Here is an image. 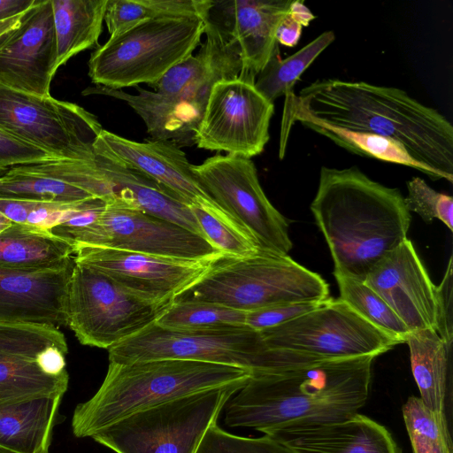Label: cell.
Returning a JSON list of instances; mask_svg holds the SVG:
<instances>
[{
	"label": "cell",
	"instance_id": "cell-11",
	"mask_svg": "<svg viewBox=\"0 0 453 453\" xmlns=\"http://www.w3.org/2000/svg\"><path fill=\"white\" fill-rule=\"evenodd\" d=\"M0 128L64 160L91 159L103 130L97 118L76 104L1 84Z\"/></svg>",
	"mask_w": 453,
	"mask_h": 453
},
{
	"label": "cell",
	"instance_id": "cell-34",
	"mask_svg": "<svg viewBox=\"0 0 453 453\" xmlns=\"http://www.w3.org/2000/svg\"><path fill=\"white\" fill-rule=\"evenodd\" d=\"M403 416L413 453H453L451 426L431 411L419 397L410 396Z\"/></svg>",
	"mask_w": 453,
	"mask_h": 453
},
{
	"label": "cell",
	"instance_id": "cell-6",
	"mask_svg": "<svg viewBox=\"0 0 453 453\" xmlns=\"http://www.w3.org/2000/svg\"><path fill=\"white\" fill-rule=\"evenodd\" d=\"M258 332L266 348L264 372L321 360L376 357L400 343L332 297L296 319Z\"/></svg>",
	"mask_w": 453,
	"mask_h": 453
},
{
	"label": "cell",
	"instance_id": "cell-22",
	"mask_svg": "<svg viewBox=\"0 0 453 453\" xmlns=\"http://www.w3.org/2000/svg\"><path fill=\"white\" fill-rule=\"evenodd\" d=\"M264 434L295 453H401L385 426L358 412L338 421L284 426Z\"/></svg>",
	"mask_w": 453,
	"mask_h": 453
},
{
	"label": "cell",
	"instance_id": "cell-43",
	"mask_svg": "<svg viewBox=\"0 0 453 453\" xmlns=\"http://www.w3.org/2000/svg\"><path fill=\"white\" fill-rule=\"evenodd\" d=\"M36 0H0V20L18 15L31 8Z\"/></svg>",
	"mask_w": 453,
	"mask_h": 453
},
{
	"label": "cell",
	"instance_id": "cell-31",
	"mask_svg": "<svg viewBox=\"0 0 453 453\" xmlns=\"http://www.w3.org/2000/svg\"><path fill=\"white\" fill-rule=\"evenodd\" d=\"M188 206L203 237L224 256L242 258L260 251L253 237L217 204Z\"/></svg>",
	"mask_w": 453,
	"mask_h": 453
},
{
	"label": "cell",
	"instance_id": "cell-14",
	"mask_svg": "<svg viewBox=\"0 0 453 453\" xmlns=\"http://www.w3.org/2000/svg\"><path fill=\"white\" fill-rule=\"evenodd\" d=\"M254 83L230 79L212 86L195 134L198 148L247 158L263 152L274 105Z\"/></svg>",
	"mask_w": 453,
	"mask_h": 453
},
{
	"label": "cell",
	"instance_id": "cell-36",
	"mask_svg": "<svg viewBox=\"0 0 453 453\" xmlns=\"http://www.w3.org/2000/svg\"><path fill=\"white\" fill-rule=\"evenodd\" d=\"M196 453H295L284 444L264 434L261 437L235 435L215 421L207 429Z\"/></svg>",
	"mask_w": 453,
	"mask_h": 453
},
{
	"label": "cell",
	"instance_id": "cell-23",
	"mask_svg": "<svg viewBox=\"0 0 453 453\" xmlns=\"http://www.w3.org/2000/svg\"><path fill=\"white\" fill-rule=\"evenodd\" d=\"M93 159L104 178L107 203L153 215L203 237L189 206L150 178L96 150Z\"/></svg>",
	"mask_w": 453,
	"mask_h": 453
},
{
	"label": "cell",
	"instance_id": "cell-10",
	"mask_svg": "<svg viewBox=\"0 0 453 453\" xmlns=\"http://www.w3.org/2000/svg\"><path fill=\"white\" fill-rule=\"evenodd\" d=\"M265 345L258 331L246 325L166 328L153 323L108 349L109 362L129 364L186 359L247 369H262Z\"/></svg>",
	"mask_w": 453,
	"mask_h": 453
},
{
	"label": "cell",
	"instance_id": "cell-25",
	"mask_svg": "<svg viewBox=\"0 0 453 453\" xmlns=\"http://www.w3.org/2000/svg\"><path fill=\"white\" fill-rule=\"evenodd\" d=\"M62 397L0 404V447L14 453H49Z\"/></svg>",
	"mask_w": 453,
	"mask_h": 453
},
{
	"label": "cell",
	"instance_id": "cell-2",
	"mask_svg": "<svg viewBox=\"0 0 453 453\" xmlns=\"http://www.w3.org/2000/svg\"><path fill=\"white\" fill-rule=\"evenodd\" d=\"M374 358L321 360L252 374L225 405V424L265 434L349 418L368 399Z\"/></svg>",
	"mask_w": 453,
	"mask_h": 453
},
{
	"label": "cell",
	"instance_id": "cell-45",
	"mask_svg": "<svg viewBox=\"0 0 453 453\" xmlns=\"http://www.w3.org/2000/svg\"><path fill=\"white\" fill-rule=\"evenodd\" d=\"M12 224V222L0 212V233Z\"/></svg>",
	"mask_w": 453,
	"mask_h": 453
},
{
	"label": "cell",
	"instance_id": "cell-8",
	"mask_svg": "<svg viewBox=\"0 0 453 453\" xmlns=\"http://www.w3.org/2000/svg\"><path fill=\"white\" fill-rule=\"evenodd\" d=\"M249 380L194 392L132 413L91 438L116 453H196L227 401Z\"/></svg>",
	"mask_w": 453,
	"mask_h": 453
},
{
	"label": "cell",
	"instance_id": "cell-24",
	"mask_svg": "<svg viewBox=\"0 0 453 453\" xmlns=\"http://www.w3.org/2000/svg\"><path fill=\"white\" fill-rule=\"evenodd\" d=\"M413 378L423 403L451 426L452 343L431 329L411 332L407 337Z\"/></svg>",
	"mask_w": 453,
	"mask_h": 453
},
{
	"label": "cell",
	"instance_id": "cell-30",
	"mask_svg": "<svg viewBox=\"0 0 453 453\" xmlns=\"http://www.w3.org/2000/svg\"><path fill=\"white\" fill-rule=\"evenodd\" d=\"M334 38L333 31H325L286 58L281 59L279 54L275 55L256 77V88L271 103L292 92L296 81L302 73L334 41Z\"/></svg>",
	"mask_w": 453,
	"mask_h": 453
},
{
	"label": "cell",
	"instance_id": "cell-18",
	"mask_svg": "<svg viewBox=\"0 0 453 453\" xmlns=\"http://www.w3.org/2000/svg\"><path fill=\"white\" fill-rule=\"evenodd\" d=\"M364 282L393 310L411 332L439 322L438 287L430 279L410 239L384 256Z\"/></svg>",
	"mask_w": 453,
	"mask_h": 453
},
{
	"label": "cell",
	"instance_id": "cell-21",
	"mask_svg": "<svg viewBox=\"0 0 453 453\" xmlns=\"http://www.w3.org/2000/svg\"><path fill=\"white\" fill-rule=\"evenodd\" d=\"M94 150L143 173L187 205L216 204L197 182L184 151L174 143L135 142L103 129Z\"/></svg>",
	"mask_w": 453,
	"mask_h": 453
},
{
	"label": "cell",
	"instance_id": "cell-9",
	"mask_svg": "<svg viewBox=\"0 0 453 453\" xmlns=\"http://www.w3.org/2000/svg\"><path fill=\"white\" fill-rule=\"evenodd\" d=\"M173 301L143 297L74 261L66 295V325L81 344L109 349L157 322Z\"/></svg>",
	"mask_w": 453,
	"mask_h": 453
},
{
	"label": "cell",
	"instance_id": "cell-1",
	"mask_svg": "<svg viewBox=\"0 0 453 453\" xmlns=\"http://www.w3.org/2000/svg\"><path fill=\"white\" fill-rule=\"evenodd\" d=\"M303 115L335 127L370 133L403 145L439 180L453 181V126L436 109L394 87L317 80L285 96L282 120Z\"/></svg>",
	"mask_w": 453,
	"mask_h": 453
},
{
	"label": "cell",
	"instance_id": "cell-27",
	"mask_svg": "<svg viewBox=\"0 0 453 453\" xmlns=\"http://www.w3.org/2000/svg\"><path fill=\"white\" fill-rule=\"evenodd\" d=\"M296 121L354 154L409 166L420 171L434 180H439L434 172L416 161L403 145L392 139L370 133L335 127L298 114L292 115L281 122L280 158L285 155L291 126Z\"/></svg>",
	"mask_w": 453,
	"mask_h": 453
},
{
	"label": "cell",
	"instance_id": "cell-41",
	"mask_svg": "<svg viewBox=\"0 0 453 453\" xmlns=\"http://www.w3.org/2000/svg\"><path fill=\"white\" fill-rule=\"evenodd\" d=\"M302 28V25L291 18L288 13L277 29V42L288 47L296 46L300 39Z\"/></svg>",
	"mask_w": 453,
	"mask_h": 453
},
{
	"label": "cell",
	"instance_id": "cell-28",
	"mask_svg": "<svg viewBox=\"0 0 453 453\" xmlns=\"http://www.w3.org/2000/svg\"><path fill=\"white\" fill-rule=\"evenodd\" d=\"M59 68L97 44L107 0H50Z\"/></svg>",
	"mask_w": 453,
	"mask_h": 453
},
{
	"label": "cell",
	"instance_id": "cell-17",
	"mask_svg": "<svg viewBox=\"0 0 453 453\" xmlns=\"http://www.w3.org/2000/svg\"><path fill=\"white\" fill-rule=\"evenodd\" d=\"M57 327L35 324H0V404L39 397L64 396L69 375L48 376L38 357L49 346L65 342Z\"/></svg>",
	"mask_w": 453,
	"mask_h": 453
},
{
	"label": "cell",
	"instance_id": "cell-13",
	"mask_svg": "<svg viewBox=\"0 0 453 453\" xmlns=\"http://www.w3.org/2000/svg\"><path fill=\"white\" fill-rule=\"evenodd\" d=\"M65 238L74 245L99 246L184 259L224 257L203 237L180 225L112 203H106L93 222L71 232Z\"/></svg>",
	"mask_w": 453,
	"mask_h": 453
},
{
	"label": "cell",
	"instance_id": "cell-3",
	"mask_svg": "<svg viewBox=\"0 0 453 453\" xmlns=\"http://www.w3.org/2000/svg\"><path fill=\"white\" fill-rule=\"evenodd\" d=\"M311 211L328 245L334 275L360 281L407 239L411 220L398 188L357 166H322Z\"/></svg>",
	"mask_w": 453,
	"mask_h": 453
},
{
	"label": "cell",
	"instance_id": "cell-35",
	"mask_svg": "<svg viewBox=\"0 0 453 453\" xmlns=\"http://www.w3.org/2000/svg\"><path fill=\"white\" fill-rule=\"evenodd\" d=\"M247 311L218 303L178 300L155 322L166 328H196L245 325Z\"/></svg>",
	"mask_w": 453,
	"mask_h": 453
},
{
	"label": "cell",
	"instance_id": "cell-32",
	"mask_svg": "<svg viewBox=\"0 0 453 453\" xmlns=\"http://www.w3.org/2000/svg\"><path fill=\"white\" fill-rule=\"evenodd\" d=\"M205 0H107L104 22L110 36L142 21L170 15H199Z\"/></svg>",
	"mask_w": 453,
	"mask_h": 453
},
{
	"label": "cell",
	"instance_id": "cell-4",
	"mask_svg": "<svg viewBox=\"0 0 453 453\" xmlns=\"http://www.w3.org/2000/svg\"><path fill=\"white\" fill-rule=\"evenodd\" d=\"M247 369L186 359L109 362L103 383L72 418L76 437H92L112 423L194 392L250 379Z\"/></svg>",
	"mask_w": 453,
	"mask_h": 453
},
{
	"label": "cell",
	"instance_id": "cell-37",
	"mask_svg": "<svg viewBox=\"0 0 453 453\" xmlns=\"http://www.w3.org/2000/svg\"><path fill=\"white\" fill-rule=\"evenodd\" d=\"M408 194L403 197L407 210L418 213L429 223L440 219L453 231V198L432 188L423 179L413 177L407 183Z\"/></svg>",
	"mask_w": 453,
	"mask_h": 453
},
{
	"label": "cell",
	"instance_id": "cell-16",
	"mask_svg": "<svg viewBox=\"0 0 453 453\" xmlns=\"http://www.w3.org/2000/svg\"><path fill=\"white\" fill-rule=\"evenodd\" d=\"M74 248L75 262L104 273L143 297L157 301L175 299L220 258L184 259L92 245Z\"/></svg>",
	"mask_w": 453,
	"mask_h": 453
},
{
	"label": "cell",
	"instance_id": "cell-12",
	"mask_svg": "<svg viewBox=\"0 0 453 453\" xmlns=\"http://www.w3.org/2000/svg\"><path fill=\"white\" fill-rule=\"evenodd\" d=\"M207 196L240 224L260 251L288 255L292 249L286 218L271 203L251 158L217 155L192 165Z\"/></svg>",
	"mask_w": 453,
	"mask_h": 453
},
{
	"label": "cell",
	"instance_id": "cell-5",
	"mask_svg": "<svg viewBox=\"0 0 453 453\" xmlns=\"http://www.w3.org/2000/svg\"><path fill=\"white\" fill-rule=\"evenodd\" d=\"M329 285L288 255L259 251L247 257H222L175 299L218 303L243 311L296 302L328 299Z\"/></svg>",
	"mask_w": 453,
	"mask_h": 453
},
{
	"label": "cell",
	"instance_id": "cell-15",
	"mask_svg": "<svg viewBox=\"0 0 453 453\" xmlns=\"http://www.w3.org/2000/svg\"><path fill=\"white\" fill-rule=\"evenodd\" d=\"M290 0H205L201 18L213 35L242 65L241 79L255 82L279 54L276 32L288 16Z\"/></svg>",
	"mask_w": 453,
	"mask_h": 453
},
{
	"label": "cell",
	"instance_id": "cell-33",
	"mask_svg": "<svg viewBox=\"0 0 453 453\" xmlns=\"http://www.w3.org/2000/svg\"><path fill=\"white\" fill-rule=\"evenodd\" d=\"M340 299L368 323L400 343L411 333L388 304L364 281L334 276Z\"/></svg>",
	"mask_w": 453,
	"mask_h": 453
},
{
	"label": "cell",
	"instance_id": "cell-39",
	"mask_svg": "<svg viewBox=\"0 0 453 453\" xmlns=\"http://www.w3.org/2000/svg\"><path fill=\"white\" fill-rule=\"evenodd\" d=\"M58 160L0 128V173L11 167Z\"/></svg>",
	"mask_w": 453,
	"mask_h": 453
},
{
	"label": "cell",
	"instance_id": "cell-44",
	"mask_svg": "<svg viewBox=\"0 0 453 453\" xmlns=\"http://www.w3.org/2000/svg\"><path fill=\"white\" fill-rule=\"evenodd\" d=\"M289 16L301 24L302 27H307L315 19L313 13L306 7L303 1L291 2Z\"/></svg>",
	"mask_w": 453,
	"mask_h": 453
},
{
	"label": "cell",
	"instance_id": "cell-38",
	"mask_svg": "<svg viewBox=\"0 0 453 453\" xmlns=\"http://www.w3.org/2000/svg\"><path fill=\"white\" fill-rule=\"evenodd\" d=\"M326 300L282 303L247 311L245 325L256 331L271 328L317 309Z\"/></svg>",
	"mask_w": 453,
	"mask_h": 453
},
{
	"label": "cell",
	"instance_id": "cell-40",
	"mask_svg": "<svg viewBox=\"0 0 453 453\" xmlns=\"http://www.w3.org/2000/svg\"><path fill=\"white\" fill-rule=\"evenodd\" d=\"M452 256L438 287L439 322L437 334L447 342H453V280Z\"/></svg>",
	"mask_w": 453,
	"mask_h": 453
},
{
	"label": "cell",
	"instance_id": "cell-19",
	"mask_svg": "<svg viewBox=\"0 0 453 453\" xmlns=\"http://www.w3.org/2000/svg\"><path fill=\"white\" fill-rule=\"evenodd\" d=\"M57 62L51 1L36 0L0 50V84L26 94L50 96Z\"/></svg>",
	"mask_w": 453,
	"mask_h": 453
},
{
	"label": "cell",
	"instance_id": "cell-26",
	"mask_svg": "<svg viewBox=\"0 0 453 453\" xmlns=\"http://www.w3.org/2000/svg\"><path fill=\"white\" fill-rule=\"evenodd\" d=\"M74 243L48 229L12 223L0 233V266L40 270L59 266L74 255Z\"/></svg>",
	"mask_w": 453,
	"mask_h": 453
},
{
	"label": "cell",
	"instance_id": "cell-20",
	"mask_svg": "<svg viewBox=\"0 0 453 453\" xmlns=\"http://www.w3.org/2000/svg\"><path fill=\"white\" fill-rule=\"evenodd\" d=\"M74 265L40 270L0 266V324L66 325L65 302Z\"/></svg>",
	"mask_w": 453,
	"mask_h": 453
},
{
	"label": "cell",
	"instance_id": "cell-29",
	"mask_svg": "<svg viewBox=\"0 0 453 453\" xmlns=\"http://www.w3.org/2000/svg\"><path fill=\"white\" fill-rule=\"evenodd\" d=\"M93 197L48 171L44 163L17 165L0 173V198L73 203Z\"/></svg>",
	"mask_w": 453,
	"mask_h": 453
},
{
	"label": "cell",
	"instance_id": "cell-7",
	"mask_svg": "<svg viewBox=\"0 0 453 453\" xmlns=\"http://www.w3.org/2000/svg\"><path fill=\"white\" fill-rule=\"evenodd\" d=\"M204 34L199 15H170L136 24L97 47L88 60V75L112 89L149 86L193 54Z\"/></svg>",
	"mask_w": 453,
	"mask_h": 453
},
{
	"label": "cell",
	"instance_id": "cell-42",
	"mask_svg": "<svg viewBox=\"0 0 453 453\" xmlns=\"http://www.w3.org/2000/svg\"><path fill=\"white\" fill-rule=\"evenodd\" d=\"M29 9L9 19L0 20V50L19 30Z\"/></svg>",
	"mask_w": 453,
	"mask_h": 453
}]
</instances>
